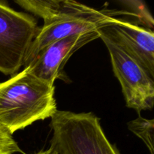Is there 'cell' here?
Returning a JSON list of instances; mask_svg holds the SVG:
<instances>
[{"instance_id":"5b68a950","label":"cell","mask_w":154,"mask_h":154,"mask_svg":"<svg viewBox=\"0 0 154 154\" xmlns=\"http://www.w3.org/2000/svg\"><path fill=\"white\" fill-rule=\"evenodd\" d=\"M109 51L114 75L120 81L126 106L135 110H152L154 81L147 71L108 38L99 35Z\"/></svg>"},{"instance_id":"8fae6325","label":"cell","mask_w":154,"mask_h":154,"mask_svg":"<svg viewBox=\"0 0 154 154\" xmlns=\"http://www.w3.org/2000/svg\"><path fill=\"white\" fill-rule=\"evenodd\" d=\"M34 154H59V153H57L55 150H54V149L51 148V147H49L48 150H41V151L38 152V153H35Z\"/></svg>"},{"instance_id":"52a82bcc","label":"cell","mask_w":154,"mask_h":154,"mask_svg":"<svg viewBox=\"0 0 154 154\" xmlns=\"http://www.w3.org/2000/svg\"><path fill=\"white\" fill-rule=\"evenodd\" d=\"M103 35L117 45L120 49L141 65L152 78H154V33L122 18L99 30Z\"/></svg>"},{"instance_id":"277c9868","label":"cell","mask_w":154,"mask_h":154,"mask_svg":"<svg viewBox=\"0 0 154 154\" xmlns=\"http://www.w3.org/2000/svg\"><path fill=\"white\" fill-rule=\"evenodd\" d=\"M39 29L31 15L0 1V72L13 75L24 66Z\"/></svg>"},{"instance_id":"6da1fadb","label":"cell","mask_w":154,"mask_h":154,"mask_svg":"<svg viewBox=\"0 0 154 154\" xmlns=\"http://www.w3.org/2000/svg\"><path fill=\"white\" fill-rule=\"evenodd\" d=\"M15 3L44 20L29 50L24 68L39 51L54 42L99 31L120 15H129L126 11L97 10L72 0H17Z\"/></svg>"},{"instance_id":"9c48e42d","label":"cell","mask_w":154,"mask_h":154,"mask_svg":"<svg viewBox=\"0 0 154 154\" xmlns=\"http://www.w3.org/2000/svg\"><path fill=\"white\" fill-rule=\"evenodd\" d=\"M128 129L141 139L150 154H154V120H148L138 116V118L127 123Z\"/></svg>"},{"instance_id":"3957f363","label":"cell","mask_w":154,"mask_h":154,"mask_svg":"<svg viewBox=\"0 0 154 154\" xmlns=\"http://www.w3.org/2000/svg\"><path fill=\"white\" fill-rule=\"evenodd\" d=\"M51 118L50 147L59 154H120L93 113L57 111Z\"/></svg>"},{"instance_id":"30bf717a","label":"cell","mask_w":154,"mask_h":154,"mask_svg":"<svg viewBox=\"0 0 154 154\" xmlns=\"http://www.w3.org/2000/svg\"><path fill=\"white\" fill-rule=\"evenodd\" d=\"M23 153L11 134L0 124V154Z\"/></svg>"},{"instance_id":"7a4b0ae2","label":"cell","mask_w":154,"mask_h":154,"mask_svg":"<svg viewBox=\"0 0 154 154\" xmlns=\"http://www.w3.org/2000/svg\"><path fill=\"white\" fill-rule=\"evenodd\" d=\"M54 85L35 76L28 68L0 83V124L11 134L54 116L58 110Z\"/></svg>"},{"instance_id":"ba28073f","label":"cell","mask_w":154,"mask_h":154,"mask_svg":"<svg viewBox=\"0 0 154 154\" xmlns=\"http://www.w3.org/2000/svg\"><path fill=\"white\" fill-rule=\"evenodd\" d=\"M119 2L126 8L129 15L136 20V25L153 31L154 20L148 6L141 0H120Z\"/></svg>"},{"instance_id":"8992f818","label":"cell","mask_w":154,"mask_h":154,"mask_svg":"<svg viewBox=\"0 0 154 154\" xmlns=\"http://www.w3.org/2000/svg\"><path fill=\"white\" fill-rule=\"evenodd\" d=\"M99 38V31L75 35L60 39L39 51L25 68L37 78L54 85L56 80L69 83L64 67L72 54L89 42Z\"/></svg>"}]
</instances>
